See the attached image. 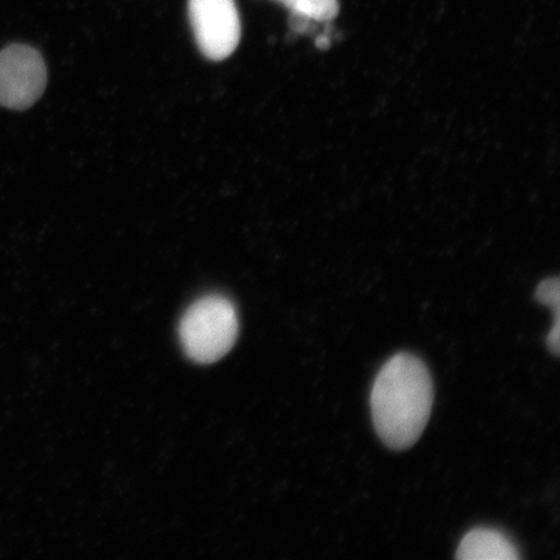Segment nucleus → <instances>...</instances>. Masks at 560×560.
Wrapping results in <instances>:
<instances>
[{
    "mask_svg": "<svg viewBox=\"0 0 560 560\" xmlns=\"http://www.w3.org/2000/svg\"><path fill=\"white\" fill-rule=\"evenodd\" d=\"M240 319L233 303L220 295L196 301L179 325L182 347L190 359L212 363L222 359L235 345Z\"/></svg>",
    "mask_w": 560,
    "mask_h": 560,
    "instance_id": "obj_2",
    "label": "nucleus"
},
{
    "mask_svg": "<svg viewBox=\"0 0 560 560\" xmlns=\"http://www.w3.org/2000/svg\"><path fill=\"white\" fill-rule=\"evenodd\" d=\"M433 382L429 368L410 353L392 355L371 389L375 431L389 450L406 451L422 436L432 412Z\"/></svg>",
    "mask_w": 560,
    "mask_h": 560,
    "instance_id": "obj_1",
    "label": "nucleus"
},
{
    "mask_svg": "<svg viewBox=\"0 0 560 560\" xmlns=\"http://www.w3.org/2000/svg\"><path fill=\"white\" fill-rule=\"evenodd\" d=\"M455 558L460 560H516L517 548L499 529L475 528L462 538Z\"/></svg>",
    "mask_w": 560,
    "mask_h": 560,
    "instance_id": "obj_5",
    "label": "nucleus"
},
{
    "mask_svg": "<svg viewBox=\"0 0 560 560\" xmlns=\"http://www.w3.org/2000/svg\"><path fill=\"white\" fill-rule=\"evenodd\" d=\"M188 15L207 59L225 60L240 46L242 25L235 0H188Z\"/></svg>",
    "mask_w": 560,
    "mask_h": 560,
    "instance_id": "obj_4",
    "label": "nucleus"
},
{
    "mask_svg": "<svg viewBox=\"0 0 560 560\" xmlns=\"http://www.w3.org/2000/svg\"><path fill=\"white\" fill-rule=\"evenodd\" d=\"M555 313H556L555 327H552V330H550L548 336H546V345H548L550 352L558 357L559 352H560V342H559L560 319H559V312H555Z\"/></svg>",
    "mask_w": 560,
    "mask_h": 560,
    "instance_id": "obj_8",
    "label": "nucleus"
},
{
    "mask_svg": "<svg viewBox=\"0 0 560 560\" xmlns=\"http://www.w3.org/2000/svg\"><path fill=\"white\" fill-rule=\"evenodd\" d=\"M289 9L292 16L315 21H331L339 13L338 0H276Z\"/></svg>",
    "mask_w": 560,
    "mask_h": 560,
    "instance_id": "obj_6",
    "label": "nucleus"
},
{
    "mask_svg": "<svg viewBox=\"0 0 560 560\" xmlns=\"http://www.w3.org/2000/svg\"><path fill=\"white\" fill-rule=\"evenodd\" d=\"M47 68L39 51L10 45L0 51V105L24 110L38 102L46 89Z\"/></svg>",
    "mask_w": 560,
    "mask_h": 560,
    "instance_id": "obj_3",
    "label": "nucleus"
},
{
    "mask_svg": "<svg viewBox=\"0 0 560 560\" xmlns=\"http://www.w3.org/2000/svg\"><path fill=\"white\" fill-rule=\"evenodd\" d=\"M536 299L538 303L552 307L555 312H559L560 303V283L558 278L545 279L536 290Z\"/></svg>",
    "mask_w": 560,
    "mask_h": 560,
    "instance_id": "obj_7",
    "label": "nucleus"
}]
</instances>
